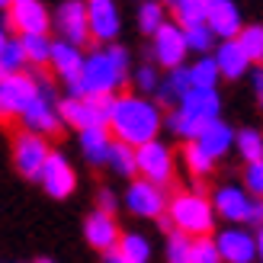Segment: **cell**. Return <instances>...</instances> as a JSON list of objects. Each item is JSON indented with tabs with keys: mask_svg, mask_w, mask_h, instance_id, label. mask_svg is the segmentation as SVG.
<instances>
[{
	"mask_svg": "<svg viewBox=\"0 0 263 263\" xmlns=\"http://www.w3.org/2000/svg\"><path fill=\"white\" fill-rule=\"evenodd\" d=\"M106 167L112 170L116 177H122V180H138V154L132 144H122V141H112V151H109V161Z\"/></svg>",
	"mask_w": 263,
	"mask_h": 263,
	"instance_id": "obj_26",
	"label": "cell"
},
{
	"mask_svg": "<svg viewBox=\"0 0 263 263\" xmlns=\"http://www.w3.org/2000/svg\"><path fill=\"white\" fill-rule=\"evenodd\" d=\"M212 205H215V215L221 221H228V225H247L254 196L244 190V183H218L212 190Z\"/></svg>",
	"mask_w": 263,
	"mask_h": 263,
	"instance_id": "obj_14",
	"label": "cell"
},
{
	"mask_svg": "<svg viewBox=\"0 0 263 263\" xmlns=\"http://www.w3.org/2000/svg\"><path fill=\"white\" fill-rule=\"evenodd\" d=\"M215 244L225 263H257V231L244 225H225L215 231Z\"/></svg>",
	"mask_w": 263,
	"mask_h": 263,
	"instance_id": "obj_15",
	"label": "cell"
},
{
	"mask_svg": "<svg viewBox=\"0 0 263 263\" xmlns=\"http://www.w3.org/2000/svg\"><path fill=\"white\" fill-rule=\"evenodd\" d=\"M251 87H254V100L260 103V109H263V68L251 71Z\"/></svg>",
	"mask_w": 263,
	"mask_h": 263,
	"instance_id": "obj_42",
	"label": "cell"
},
{
	"mask_svg": "<svg viewBox=\"0 0 263 263\" xmlns=\"http://www.w3.org/2000/svg\"><path fill=\"white\" fill-rule=\"evenodd\" d=\"M122 205L135 218H157V221H161L167 215V209H170V196H167L164 186H154V183L138 177V180H132L125 186Z\"/></svg>",
	"mask_w": 263,
	"mask_h": 263,
	"instance_id": "obj_10",
	"label": "cell"
},
{
	"mask_svg": "<svg viewBox=\"0 0 263 263\" xmlns=\"http://www.w3.org/2000/svg\"><path fill=\"white\" fill-rule=\"evenodd\" d=\"M45 90V77H39L32 71L16 74V77H4L0 81V122L20 119L26 106Z\"/></svg>",
	"mask_w": 263,
	"mask_h": 263,
	"instance_id": "obj_5",
	"label": "cell"
},
{
	"mask_svg": "<svg viewBox=\"0 0 263 263\" xmlns=\"http://www.w3.org/2000/svg\"><path fill=\"white\" fill-rule=\"evenodd\" d=\"M212 58L218 61L221 81H231V84L241 81V77H251V71H254V64L247 61L244 48L238 45V39H234V42H218V48H215Z\"/></svg>",
	"mask_w": 263,
	"mask_h": 263,
	"instance_id": "obj_22",
	"label": "cell"
},
{
	"mask_svg": "<svg viewBox=\"0 0 263 263\" xmlns=\"http://www.w3.org/2000/svg\"><path fill=\"white\" fill-rule=\"evenodd\" d=\"M257 263H263V231H257Z\"/></svg>",
	"mask_w": 263,
	"mask_h": 263,
	"instance_id": "obj_45",
	"label": "cell"
},
{
	"mask_svg": "<svg viewBox=\"0 0 263 263\" xmlns=\"http://www.w3.org/2000/svg\"><path fill=\"white\" fill-rule=\"evenodd\" d=\"M167 20V7L164 4H157V0H144V4H138L135 10V26H138V32L141 35H157V29H161Z\"/></svg>",
	"mask_w": 263,
	"mask_h": 263,
	"instance_id": "obj_30",
	"label": "cell"
},
{
	"mask_svg": "<svg viewBox=\"0 0 263 263\" xmlns=\"http://www.w3.org/2000/svg\"><path fill=\"white\" fill-rule=\"evenodd\" d=\"M132 51L116 42V45H97L87 51L84 61V97H109L116 100L125 93V84L132 81Z\"/></svg>",
	"mask_w": 263,
	"mask_h": 263,
	"instance_id": "obj_2",
	"label": "cell"
},
{
	"mask_svg": "<svg viewBox=\"0 0 263 263\" xmlns=\"http://www.w3.org/2000/svg\"><path fill=\"white\" fill-rule=\"evenodd\" d=\"M234 151H238V157L247 164H260L263 161V132L260 128H238V141H234Z\"/></svg>",
	"mask_w": 263,
	"mask_h": 263,
	"instance_id": "obj_32",
	"label": "cell"
},
{
	"mask_svg": "<svg viewBox=\"0 0 263 263\" xmlns=\"http://www.w3.org/2000/svg\"><path fill=\"white\" fill-rule=\"evenodd\" d=\"M193 263H225V260H221V254H218L215 238L193 241Z\"/></svg>",
	"mask_w": 263,
	"mask_h": 263,
	"instance_id": "obj_38",
	"label": "cell"
},
{
	"mask_svg": "<svg viewBox=\"0 0 263 263\" xmlns=\"http://www.w3.org/2000/svg\"><path fill=\"white\" fill-rule=\"evenodd\" d=\"M16 39L23 42L29 68H48L51 64V45H55L51 35H16Z\"/></svg>",
	"mask_w": 263,
	"mask_h": 263,
	"instance_id": "obj_31",
	"label": "cell"
},
{
	"mask_svg": "<svg viewBox=\"0 0 263 263\" xmlns=\"http://www.w3.org/2000/svg\"><path fill=\"white\" fill-rule=\"evenodd\" d=\"M244 228H251V231H263V199H254L251 215H247V225H244Z\"/></svg>",
	"mask_w": 263,
	"mask_h": 263,
	"instance_id": "obj_41",
	"label": "cell"
},
{
	"mask_svg": "<svg viewBox=\"0 0 263 263\" xmlns=\"http://www.w3.org/2000/svg\"><path fill=\"white\" fill-rule=\"evenodd\" d=\"M20 122H23L26 132L42 135V138H51V135H58V132L64 128L61 112H58V100H55V93H51L48 84H45L42 93H39L29 106H26V112L20 116Z\"/></svg>",
	"mask_w": 263,
	"mask_h": 263,
	"instance_id": "obj_12",
	"label": "cell"
},
{
	"mask_svg": "<svg viewBox=\"0 0 263 263\" xmlns=\"http://www.w3.org/2000/svg\"><path fill=\"white\" fill-rule=\"evenodd\" d=\"M234 141H238V132H234L225 119H215V122H209L202 132H199V138H196V144L212 157V161H221V157H228L231 148H234Z\"/></svg>",
	"mask_w": 263,
	"mask_h": 263,
	"instance_id": "obj_20",
	"label": "cell"
},
{
	"mask_svg": "<svg viewBox=\"0 0 263 263\" xmlns=\"http://www.w3.org/2000/svg\"><path fill=\"white\" fill-rule=\"evenodd\" d=\"M180 112H186L190 119H196L199 125H209L221 119V93L218 90H190V97L177 106Z\"/></svg>",
	"mask_w": 263,
	"mask_h": 263,
	"instance_id": "obj_21",
	"label": "cell"
},
{
	"mask_svg": "<svg viewBox=\"0 0 263 263\" xmlns=\"http://www.w3.org/2000/svg\"><path fill=\"white\" fill-rule=\"evenodd\" d=\"M241 183L254 199H263V161L260 164H247L244 174H241Z\"/></svg>",
	"mask_w": 263,
	"mask_h": 263,
	"instance_id": "obj_39",
	"label": "cell"
},
{
	"mask_svg": "<svg viewBox=\"0 0 263 263\" xmlns=\"http://www.w3.org/2000/svg\"><path fill=\"white\" fill-rule=\"evenodd\" d=\"M119 254H122L125 263H151V241L144 238L141 231H125L122 244H119Z\"/></svg>",
	"mask_w": 263,
	"mask_h": 263,
	"instance_id": "obj_34",
	"label": "cell"
},
{
	"mask_svg": "<svg viewBox=\"0 0 263 263\" xmlns=\"http://www.w3.org/2000/svg\"><path fill=\"white\" fill-rule=\"evenodd\" d=\"M35 263H55V260H51V257H42V260H35Z\"/></svg>",
	"mask_w": 263,
	"mask_h": 263,
	"instance_id": "obj_46",
	"label": "cell"
},
{
	"mask_svg": "<svg viewBox=\"0 0 263 263\" xmlns=\"http://www.w3.org/2000/svg\"><path fill=\"white\" fill-rule=\"evenodd\" d=\"M138 154V177L141 180H148L154 183V186H170L177 177V154L174 148H170L167 141H151V144H144V148L135 151Z\"/></svg>",
	"mask_w": 263,
	"mask_h": 263,
	"instance_id": "obj_9",
	"label": "cell"
},
{
	"mask_svg": "<svg viewBox=\"0 0 263 263\" xmlns=\"http://www.w3.org/2000/svg\"><path fill=\"white\" fill-rule=\"evenodd\" d=\"M103 263H125L119 251H109V254H103Z\"/></svg>",
	"mask_w": 263,
	"mask_h": 263,
	"instance_id": "obj_44",
	"label": "cell"
},
{
	"mask_svg": "<svg viewBox=\"0 0 263 263\" xmlns=\"http://www.w3.org/2000/svg\"><path fill=\"white\" fill-rule=\"evenodd\" d=\"M112 132L109 128H87L77 135V148H81V157L90 167H106L109 151H112Z\"/></svg>",
	"mask_w": 263,
	"mask_h": 263,
	"instance_id": "obj_24",
	"label": "cell"
},
{
	"mask_svg": "<svg viewBox=\"0 0 263 263\" xmlns=\"http://www.w3.org/2000/svg\"><path fill=\"white\" fill-rule=\"evenodd\" d=\"M29 71V61H26V51H23V42L16 35H10V42L0 55V81L4 77H16V74H26Z\"/></svg>",
	"mask_w": 263,
	"mask_h": 263,
	"instance_id": "obj_33",
	"label": "cell"
},
{
	"mask_svg": "<svg viewBox=\"0 0 263 263\" xmlns=\"http://www.w3.org/2000/svg\"><path fill=\"white\" fill-rule=\"evenodd\" d=\"M151 61L157 64V68H164L167 74L170 71H180V68H186V58H190V45H186V32L180 29V26L170 20L164 23L161 29H157V35L151 39Z\"/></svg>",
	"mask_w": 263,
	"mask_h": 263,
	"instance_id": "obj_7",
	"label": "cell"
},
{
	"mask_svg": "<svg viewBox=\"0 0 263 263\" xmlns=\"http://www.w3.org/2000/svg\"><path fill=\"white\" fill-rule=\"evenodd\" d=\"M51 144L48 138L42 135H32V132H13V144H10V154H13V167L20 170V177L26 180H39L42 177V170L48 164V157H51Z\"/></svg>",
	"mask_w": 263,
	"mask_h": 263,
	"instance_id": "obj_6",
	"label": "cell"
},
{
	"mask_svg": "<svg viewBox=\"0 0 263 263\" xmlns=\"http://www.w3.org/2000/svg\"><path fill=\"white\" fill-rule=\"evenodd\" d=\"M161 81H164V74H161V68H157L154 61H141V64H135V71H132V93H138V97H151L154 100V93H157V87H161Z\"/></svg>",
	"mask_w": 263,
	"mask_h": 263,
	"instance_id": "obj_28",
	"label": "cell"
},
{
	"mask_svg": "<svg viewBox=\"0 0 263 263\" xmlns=\"http://www.w3.org/2000/svg\"><path fill=\"white\" fill-rule=\"evenodd\" d=\"M190 90H193V81H190V71H186V68L170 71V74H164L161 87H157L154 103H157V106H161L164 112H174L180 103L190 97Z\"/></svg>",
	"mask_w": 263,
	"mask_h": 263,
	"instance_id": "obj_23",
	"label": "cell"
},
{
	"mask_svg": "<svg viewBox=\"0 0 263 263\" xmlns=\"http://www.w3.org/2000/svg\"><path fill=\"white\" fill-rule=\"evenodd\" d=\"M7 42H10V35H7V23L0 20V55H4V48H7Z\"/></svg>",
	"mask_w": 263,
	"mask_h": 263,
	"instance_id": "obj_43",
	"label": "cell"
},
{
	"mask_svg": "<svg viewBox=\"0 0 263 263\" xmlns=\"http://www.w3.org/2000/svg\"><path fill=\"white\" fill-rule=\"evenodd\" d=\"M238 45L244 48V55L254 68H263V23H247L244 32L238 35Z\"/></svg>",
	"mask_w": 263,
	"mask_h": 263,
	"instance_id": "obj_35",
	"label": "cell"
},
{
	"mask_svg": "<svg viewBox=\"0 0 263 263\" xmlns=\"http://www.w3.org/2000/svg\"><path fill=\"white\" fill-rule=\"evenodd\" d=\"M84 61H87V51L84 48L64 42V39H55L48 68L55 71V77L64 84L68 97H84Z\"/></svg>",
	"mask_w": 263,
	"mask_h": 263,
	"instance_id": "obj_8",
	"label": "cell"
},
{
	"mask_svg": "<svg viewBox=\"0 0 263 263\" xmlns=\"http://www.w3.org/2000/svg\"><path fill=\"white\" fill-rule=\"evenodd\" d=\"M119 205H122V199L116 196V190H109V186H100L97 190V209H100V212L116 215V212H119Z\"/></svg>",
	"mask_w": 263,
	"mask_h": 263,
	"instance_id": "obj_40",
	"label": "cell"
},
{
	"mask_svg": "<svg viewBox=\"0 0 263 263\" xmlns=\"http://www.w3.org/2000/svg\"><path fill=\"white\" fill-rule=\"evenodd\" d=\"M164 260L167 263H193V238L186 234H167V244H164Z\"/></svg>",
	"mask_w": 263,
	"mask_h": 263,
	"instance_id": "obj_37",
	"label": "cell"
},
{
	"mask_svg": "<svg viewBox=\"0 0 263 263\" xmlns=\"http://www.w3.org/2000/svg\"><path fill=\"white\" fill-rule=\"evenodd\" d=\"M58 112L64 128H74L77 135L87 128H109L112 100L109 97H61Z\"/></svg>",
	"mask_w": 263,
	"mask_h": 263,
	"instance_id": "obj_4",
	"label": "cell"
},
{
	"mask_svg": "<svg viewBox=\"0 0 263 263\" xmlns=\"http://www.w3.org/2000/svg\"><path fill=\"white\" fill-rule=\"evenodd\" d=\"M167 218L174 231L186 234V238L199 241V238H215V205H212V196H205L199 186H190V190H177L170 196V209H167Z\"/></svg>",
	"mask_w": 263,
	"mask_h": 263,
	"instance_id": "obj_3",
	"label": "cell"
},
{
	"mask_svg": "<svg viewBox=\"0 0 263 263\" xmlns=\"http://www.w3.org/2000/svg\"><path fill=\"white\" fill-rule=\"evenodd\" d=\"M164 119L167 112L157 106L151 97H138L125 90L112 100V116H109V132L116 141L122 144H132V148H144V144L157 141L164 128Z\"/></svg>",
	"mask_w": 263,
	"mask_h": 263,
	"instance_id": "obj_1",
	"label": "cell"
},
{
	"mask_svg": "<svg viewBox=\"0 0 263 263\" xmlns=\"http://www.w3.org/2000/svg\"><path fill=\"white\" fill-rule=\"evenodd\" d=\"M190 71V81H193V90H218L221 84V71H218V61L212 55H202V58H193L186 64Z\"/></svg>",
	"mask_w": 263,
	"mask_h": 263,
	"instance_id": "obj_25",
	"label": "cell"
},
{
	"mask_svg": "<svg viewBox=\"0 0 263 263\" xmlns=\"http://www.w3.org/2000/svg\"><path fill=\"white\" fill-rule=\"evenodd\" d=\"M205 26L218 42H234L244 32V16L234 0H205Z\"/></svg>",
	"mask_w": 263,
	"mask_h": 263,
	"instance_id": "obj_17",
	"label": "cell"
},
{
	"mask_svg": "<svg viewBox=\"0 0 263 263\" xmlns=\"http://www.w3.org/2000/svg\"><path fill=\"white\" fill-rule=\"evenodd\" d=\"M39 183H42V190L51 196V199H68V196H74V190H77V170L68 161V154L51 151Z\"/></svg>",
	"mask_w": 263,
	"mask_h": 263,
	"instance_id": "obj_19",
	"label": "cell"
},
{
	"mask_svg": "<svg viewBox=\"0 0 263 263\" xmlns=\"http://www.w3.org/2000/svg\"><path fill=\"white\" fill-rule=\"evenodd\" d=\"M180 164H183V170H186L193 180H205V177H212V170H215V161H212V157H209L196 141H186V144H183Z\"/></svg>",
	"mask_w": 263,
	"mask_h": 263,
	"instance_id": "obj_27",
	"label": "cell"
},
{
	"mask_svg": "<svg viewBox=\"0 0 263 263\" xmlns=\"http://www.w3.org/2000/svg\"><path fill=\"white\" fill-rule=\"evenodd\" d=\"M186 32V45H190V55L202 58V55H215L218 48V39L212 35L209 26H196V29H183Z\"/></svg>",
	"mask_w": 263,
	"mask_h": 263,
	"instance_id": "obj_36",
	"label": "cell"
},
{
	"mask_svg": "<svg viewBox=\"0 0 263 263\" xmlns=\"http://www.w3.org/2000/svg\"><path fill=\"white\" fill-rule=\"evenodd\" d=\"M122 228H119V221H116V215H106V212H100V209H93L87 218H84V241L93 247V251L103 254H109V251H119V244H122Z\"/></svg>",
	"mask_w": 263,
	"mask_h": 263,
	"instance_id": "obj_18",
	"label": "cell"
},
{
	"mask_svg": "<svg viewBox=\"0 0 263 263\" xmlns=\"http://www.w3.org/2000/svg\"><path fill=\"white\" fill-rule=\"evenodd\" d=\"M170 20H174L180 29L205 26V0H174V4H170Z\"/></svg>",
	"mask_w": 263,
	"mask_h": 263,
	"instance_id": "obj_29",
	"label": "cell"
},
{
	"mask_svg": "<svg viewBox=\"0 0 263 263\" xmlns=\"http://www.w3.org/2000/svg\"><path fill=\"white\" fill-rule=\"evenodd\" d=\"M51 26H55L58 39H64V42H71L77 48H84L90 42V16H87V4H81V0L58 4L55 16H51Z\"/></svg>",
	"mask_w": 263,
	"mask_h": 263,
	"instance_id": "obj_13",
	"label": "cell"
},
{
	"mask_svg": "<svg viewBox=\"0 0 263 263\" xmlns=\"http://www.w3.org/2000/svg\"><path fill=\"white\" fill-rule=\"evenodd\" d=\"M90 16V39L97 45H116L122 32V13L116 0H90L87 4Z\"/></svg>",
	"mask_w": 263,
	"mask_h": 263,
	"instance_id": "obj_16",
	"label": "cell"
},
{
	"mask_svg": "<svg viewBox=\"0 0 263 263\" xmlns=\"http://www.w3.org/2000/svg\"><path fill=\"white\" fill-rule=\"evenodd\" d=\"M51 13L42 0H13L4 13V23L16 35H48L51 32Z\"/></svg>",
	"mask_w": 263,
	"mask_h": 263,
	"instance_id": "obj_11",
	"label": "cell"
}]
</instances>
